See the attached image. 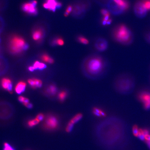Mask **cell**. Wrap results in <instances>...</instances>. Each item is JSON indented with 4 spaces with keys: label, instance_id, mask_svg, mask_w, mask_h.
Wrapping results in <instances>:
<instances>
[{
    "label": "cell",
    "instance_id": "6da1fadb",
    "mask_svg": "<svg viewBox=\"0 0 150 150\" xmlns=\"http://www.w3.org/2000/svg\"><path fill=\"white\" fill-rule=\"evenodd\" d=\"M109 68L107 60L104 56L97 54L87 56L81 65L83 75L86 78L93 80L103 77L107 72Z\"/></svg>",
    "mask_w": 150,
    "mask_h": 150
},
{
    "label": "cell",
    "instance_id": "7a4b0ae2",
    "mask_svg": "<svg viewBox=\"0 0 150 150\" xmlns=\"http://www.w3.org/2000/svg\"><path fill=\"white\" fill-rule=\"evenodd\" d=\"M114 89L117 93L126 94L130 93L134 87L133 80L129 75L122 74L118 76L113 82Z\"/></svg>",
    "mask_w": 150,
    "mask_h": 150
},
{
    "label": "cell",
    "instance_id": "3957f363",
    "mask_svg": "<svg viewBox=\"0 0 150 150\" xmlns=\"http://www.w3.org/2000/svg\"><path fill=\"white\" fill-rule=\"evenodd\" d=\"M113 39L119 43L128 45L132 41V34L128 27L121 25L115 29L112 32Z\"/></svg>",
    "mask_w": 150,
    "mask_h": 150
},
{
    "label": "cell",
    "instance_id": "277c9868",
    "mask_svg": "<svg viewBox=\"0 0 150 150\" xmlns=\"http://www.w3.org/2000/svg\"><path fill=\"white\" fill-rule=\"evenodd\" d=\"M28 45L21 37L15 35L9 40V47L12 53L15 54L21 53L28 48Z\"/></svg>",
    "mask_w": 150,
    "mask_h": 150
},
{
    "label": "cell",
    "instance_id": "5b68a950",
    "mask_svg": "<svg viewBox=\"0 0 150 150\" xmlns=\"http://www.w3.org/2000/svg\"><path fill=\"white\" fill-rule=\"evenodd\" d=\"M72 6V15L76 18H81L86 14L89 5L86 1H80L75 3Z\"/></svg>",
    "mask_w": 150,
    "mask_h": 150
},
{
    "label": "cell",
    "instance_id": "8992f818",
    "mask_svg": "<svg viewBox=\"0 0 150 150\" xmlns=\"http://www.w3.org/2000/svg\"><path fill=\"white\" fill-rule=\"evenodd\" d=\"M59 121L58 117L54 115H50L45 119L44 126L46 129L54 130L59 127Z\"/></svg>",
    "mask_w": 150,
    "mask_h": 150
},
{
    "label": "cell",
    "instance_id": "52a82bcc",
    "mask_svg": "<svg viewBox=\"0 0 150 150\" xmlns=\"http://www.w3.org/2000/svg\"><path fill=\"white\" fill-rule=\"evenodd\" d=\"M37 2L36 0H31L29 2L23 4L22 9L23 12L32 15H36L38 14V10L37 8Z\"/></svg>",
    "mask_w": 150,
    "mask_h": 150
},
{
    "label": "cell",
    "instance_id": "ba28073f",
    "mask_svg": "<svg viewBox=\"0 0 150 150\" xmlns=\"http://www.w3.org/2000/svg\"><path fill=\"white\" fill-rule=\"evenodd\" d=\"M137 98L143 104L144 108L146 109L150 108V91L142 90L137 94Z\"/></svg>",
    "mask_w": 150,
    "mask_h": 150
},
{
    "label": "cell",
    "instance_id": "9c48e42d",
    "mask_svg": "<svg viewBox=\"0 0 150 150\" xmlns=\"http://www.w3.org/2000/svg\"><path fill=\"white\" fill-rule=\"evenodd\" d=\"M107 10L114 15H118L122 14L125 10L113 0H109L106 5Z\"/></svg>",
    "mask_w": 150,
    "mask_h": 150
},
{
    "label": "cell",
    "instance_id": "30bf717a",
    "mask_svg": "<svg viewBox=\"0 0 150 150\" xmlns=\"http://www.w3.org/2000/svg\"><path fill=\"white\" fill-rule=\"evenodd\" d=\"M62 6V3L57 0H46L43 5L44 8L53 12L60 9Z\"/></svg>",
    "mask_w": 150,
    "mask_h": 150
},
{
    "label": "cell",
    "instance_id": "8fae6325",
    "mask_svg": "<svg viewBox=\"0 0 150 150\" xmlns=\"http://www.w3.org/2000/svg\"><path fill=\"white\" fill-rule=\"evenodd\" d=\"M108 47V42L104 38H98L94 42V49L98 52H104L107 50Z\"/></svg>",
    "mask_w": 150,
    "mask_h": 150
},
{
    "label": "cell",
    "instance_id": "7c38bea8",
    "mask_svg": "<svg viewBox=\"0 0 150 150\" xmlns=\"http://www.w3.org/2000/svg\"><path fill=\"white\" fill-rule=\"evenodd\" d=\"M134 10L136 15L141 18L146 15L147 12L143 1H139L136 3L134 6Z\"/></svg>",
    "mask_w": 150,
    "mask_h": 150
},
{
    "label": "cell",
    "instance_id": "4fadbf2b",
    "mask_svg": "<svg viewBox=\"0 0 150 150\" xmlns=\"http://www.w3.org/2000/svg\"><path fill=\"white\" fill-rule=\"evenodd\" d=\"M44 35V30L41 28H38L33 31L32 37L33 40L36 41H39L43 38Z\"/></svg>",
    "mask_w": 150,
    "mask_h": 150
},
{
    "label": "cell",
    "instance_id": "5bb4252c",
    "mask_svg": "<svg viewBox=\"0 0 150 150\" xmlns=\"http://www.w3.org/2000/svg\"><path fill=\"white\" fill-rule=\"evenodd\" d=\"M1 84L3 89L7 90L11 93H12V82L10 79L7 78H3L1 80Z\"/></svg>",
    "mask_w": 150,
    "mask_h": 150
},
{
    "label": "cell",
    "instance_id": "9a60e30c",
    "mask_svg": "<svg viewBox=\"0 0 150 150\" xmlns=\"http://www.w3.org/2000/svg\"><path fill=\"white\" fill-rule=\"evenodd\" d=\"M92 112L94 116L98 118H103L106 116V113L101 108L97 107H94L92 109Z\"/></svg>",
    "mask_w": 150,
    "mask_h": 150
},
{
    "label": "cell",
    "instance_id": "2e32d148",
    "mask_svg": "<svg viewBox=\"0 0 150 150\" xmlns=\"http://www.w3.org/2000/svg\"><path fill=\"white\" fill-rule=\"evenodd\" d=\"M69 95V92L67 89H64L59 91L58 94V100L61 103H63L67 99Z\"/></svg>",
    "mask_w": 150,
    "mask_h": 150
},
{
    "label": "cell",
    "instance_id": "e0dca14e",
    "mask_svg": "<svg viewBox=\"0 0 150 150\" xmlns=\"http://www.w3.org/2000/svg\"><path fill=\"white\" fill-rule=\"evenodd\" d=\"M28 81L29 85L33 89L40 88L42 86L43 84L41 80L36 78L29 79Z\"/></svg>",
    "mask_w": 150,
    "mask_h": 150
},
{
    "label": "cell",
    "instance_id": "ac0fdd59",
    "mask_svg": "<svg viewBox=\"0 0 150 150\" xmlns=\"http://www.w3.org/2000/svg\"><path fill=\"white\" fill-rule=\"evenodd\" d=\"M26 86V84L24 81H21L16 84L15 87V92L18 94H20L25 91Z\"/></svg>",
    "mask_w": 150,
    "mask_h": 150
},
{
    "label": "cell",
    "instance_id": "d6986e66",
    "mask_svg": "<svg viewBox=\"0 0 150 150\" xmlns=\"http://www.w3.org/2000/svg\"><path fill=\"white\" fill-rule=\"evenodd\" d=\"M51 44L54 46L56 45L62 46L64 44V41L63 38L61 37L55 38L51 41Z\"/></svg>",
    "mask_w": 150,
    "mask_h": 150
},
{
    "label": "cell",
    "instance_id": "ffe728a7",
    "mask_svg": "<svg viewBox=\"0 0 150 150\" xmlns=\"http://www.w3.org/2000/svg\"><path fill=\"white\" fill-rule=\"evenodd\" d=\"M57 88L55 84L50 85L47 88V93L52 96H55L57 93Z\"/></svg>",
    "mask_w": 150,
    "mask_h": 150
},
{
    "label": "cell",
    "instance_id": "44dd1931",
    "mask_svg": "<svg viewBox=\"0 0 150 150\" xmlns=\"http://www.w3.org/2000/svg\"><path fill=\"white\" fill-rule=\"evenodd\" d=\"M113 0L116 4L123 8L125 11L126 9H128L129 7V3L126 0Z\"/></svg>",
    "mask_w": 150,
    "mask_h": 150
},
{
    "label": "cell",
    "instance_id": "7402d4cb",
    "mask_svg": "<svg viewBox=\"0 0 150 150\" xmlns=\"http://www.w3.org/2000/svg\"><path fill=\"white\" fill-rule=\"evenodd\" d=\"M41 59L44 62L52 64L54 62V60L52 57L46 54H43L41 56Z\"/></svg>",
    "mask_w": 150,
    "mask_h": 150
},
{
    "label": "cell",
    "instance_id": "603a6c76",
    "mask_svg": "<svg viewBox=\"0 0 150 150\" xmlns=\"http://www.w3.org/2000/svg\"><path fill=\"white\" fill-rule=\"evenodd\" d=\"M76 40L78 43L84 45H87L89 43L88 39L82 35L78 36L76 38Z\"/></svg>",
    "mask_w": 150,
    "mask_h": 150
},
{
    "label": "cell",
    "instance_id": "cb8c5ba5",
    "mask_svg": "<svg viewBox=\"0 0 150 150\" xmlns=\"http://www.w3.org/2000/svg\"><path fill=\"white\" fill-rule=\"evenodd\" d=\"M83 114L81 113H78L76 114L70 120V121L75 124L83 118Z\"/></svg>",
    "mask_w": 150,
    "mask_h": 150
},
{
    "label": "cell",
    "instance_id": "d4e9b609",
    "mask_svg": "<svg viewBox=\"0 0 150 150\" xmlns=\"http://www.w3.org/2000/svg\"><path fill=\"white\" fill-rule=\"evenodd\" d=\"M36 118H34L33 119L29 120L27 123L28 126L30 128H32L35 126L36 125L39 124L40 122Z\"/></svg>",
    "mask_w": 150,
    "mask_h": 150
},
{
    "label": "cell",
    "instance_id": "484cf974",
    "mask_svg": "<svg viewBox=\"0 0 150 150\" xmlns=\"http://www.w3.org/2000/svg\"><path fill=\"white\" fill-rule=\"evenodd\" d=\"M74 125L75 124H73L69 121L67 124V125L66 127V131L68 133H69L71 132L74 127Z\"/></svg>",
    "mask_w": 150,
    "mask_h": 150
},
{
    "label": "cell",
    "instance_id": "4316f807",
    "mask_svg": "<svg viewBox=\"0 0 150 150\" xmlns=\"http://www.w3.org/2000/svg\"><path fill=\"white\" fill-rule=\"evenodd\" d=\"M3 150H15L13 147L7 142H5L3 144Z\"/></svg>",
    "mask_w": 150,
    "mask_h": 150
},
{
    "label": "cell",
    "instance_id": "83f0119b",
    "mask_svg": "<svg viewBox=\"0 0 150 150\" xmlns=\"http://www.w3.org/2000/svg\"><path fill=\"white\" fill-rule=\"evenodd\" d=\"M139 129L137 125H134L132 128V131L134 136L138 137L139 134Z\"/></svg>",
    "mask_w": 150,
    "mask_h": 150
},
{
    "label": "cell",
    "instance_id": "f1b7e54d",
    "mask_svg": "<svg viewBox=\"0 0 150 150\" xmlns=\"http://www.w3.org/2000/svg\"><path fill=\"white\" fill-rule=\"evenodd\" d=\"M36 118L38 119L40 122L42 121L44 119V115L42 113H39L37 115Z\"/></svg>",
    "mask_w": 150,
    "mask_h": 150
},
{
    "label": "cell",
    "instance_id": "f546056e",
    "mask_svg": "<svg viewBox=\"0 0 150 150\" xmlns=\"http://www.w3.org/2000/svg\"><path fill=\"white\" fill-rule=\"evenodd\" d=\"M147 10H150V0H144L143 1Z\"/></svg>",
    "mask_w": 150,
    "mask_h": 150
},
{
    "label": "cell",
    "instance_id": "4dcf8cb0",
    "mask_svg": "<svg viewBox=\"0 0 150 150\" xmlns=\"http://www.w3.org/2000/svg\"><path fill=\"white\" fill-rule=\"evenodd\" d=\"M100 12L101 14H102L103 15H104V16H105L107 15L110 14L109 11L106 9H102L101 10Z\"/></svg>",
    "mask_w": 150,
    "mask_h": 150
},
{
    "label": "cell",
    "instance_id": "1f68e13d",
    "mask_svg": "<svg viewBox=\"0 0 150 150\" xmlns=\"http://www.w3.org/2000/svg\"><path fill=\"white\" fill-rule=\"evenodd\" d=\"M46 67V66L44 63H43V62H40L38 69L42 70V69H45Z\"/></svg>",
    "mask_w": 150,
    "mask_h": 150
},
{
    "label": "cell",
    "instance_id": "d6a6232c",
    "mask_svg": "<svg viewBox=\"0 0 150 150\" xmlns=\"http://www.w3.org/2000/svg\"><path fill=\"white\" fill-rule=\"evenodd\" d=\"M72 10L73 6L72 5H69L67 6L65 11L70 14V13L72 12Z\"/></svg>",
    "mask_w": 150,
    "mask_h": 150
},
{
    "label": "cell",
    "instance_id": "836d02e7",
    "mask_svg": "<svg viewBox=\"0 0 150 150\" xmlns=\"http://www.w3.org/2000/svg\"><path fill=\"white\" fill-rule=\"evenodd\" d=\"M23 105L27 108H29V109L32 108L33 107V105L31 103H30V102L29 103L23 104Z\"/></svg>",
    "mask_w": 150,
    "mask_h": 150
},
{
    "label": "cell",
    "instance_id": "e575fe53",
    "mask_svg": "<svg viewBox=\"0 0 150 150\" xmlns=\"http://www.w3.org/2000/svg\"><path fill=\"white\" fill-rule=\"evenodd\" d=\"M145 39L147 42L150 44V33H147L145 37Z\"/></svg>",
    "mask_w": 150,
    "mask_h": 150
},
{
    "label": "cell",
    "instance_id": "d590c367",
    "mask_svg": "<svg viewBox=\"0 0 150 150\" xmlns=\"http://www.w3.org/2000/svg\"><path fill=\"white\" fill-rule=\"evenodd\" d=\"M144 139L147 142L150 141V134H146L144 136Z\"/></svg>",
    "mask_w": 150,
    "mask_h": 150
},
{
    "label": "cell",
    "instance_id": "8d00e7d4",
    "mask_svg": "<svg viewBox=\"0 0 150 150\" xmlns=\"http://www.w3.org/2000/svg\"><path fill=\"white\" fill-rule=\"evenodd\" d=\"M25 97L22 96H20L19 97L18 100L19 102L21 103H23L24 102V100H25Z\"/></svg>",
    "mask_w": 150,
    "mask_h": 150
},
{
    "label": "cell",
    "instance_id": "74e56055",
    "mask_svg": "<svg viewBox=\"0 0 150 150\" xmlns=\"http://www.w3.org/2000/svg\"><path fill=\"white\" fill-rule=\"evenodd\" d=\"M109 17H110V14L104 16V18H103V20H105V21H107L109 19Z\"/></svg>",
    "mask_w": 150,
    "mask_h": 150
},
{
    "label": "cell",
    "instance_id": "f35d334b",
    "mask_svg": "<svg viewBox=\"0 0 150 150\" xmlns=\"http://www.w3.org/2000/svg\"><path fill=\"white\" fill-rule=\"evenodd\" d=\"M28 69H29V71H30V72H33V71L34 70H35L36 69L34 68L33 66H29V68H28Z\"/></svg>",
    "mask_w": 150,
    "mask_h": 150
},
{
    "label": "cell",
    "instance_id": "ab89813d",
    "mask_svg": "<svg viewBox=\"0 0 150 150\" xmlns=\"http://www.w3.org/2000/svg\"><path fill=\"white\" fill-rule=\"evenodd\" d=\"M112 19H109L107 22V25H111V23L112 22Z\"/></svg>",
    "mask_w": 150,
    "mask_h": 150
},
{
    "label": "cell",
    "instance_id": "60d3db41",
    "mask_svg": "<svg viewBox=\"0 0 150 150\" xmlns=\"http://www.w3.org/2000/svg\"><path fill=\"white\" fill-rule=\"evenodd\" d=\"M107 21H105V20L103 19L102 21V25H107Z\"/></svg>",
    "mask_w": 150,
    "mask_h": 150
},
{
    "label": "cell",
    "instance_id": "b9f144b4",
    "mask_svg": "<svg viewBox=\"0 0 150 150\" xmlns=\"http://www.w3.org/2000/svg\"><path fill=\"white\" fill-rule=\"evenodd\" d=\"M69 13H68V12L65 11L64 13V16L65 17H68L69 15Z\"/></svg>",
    "mask_w": 150,
    "mask_h": 150
},
{
    "label": "cell",
    "instance_id": "7bdbcfd3",
    "mask_svg": "<svg viewBox=\"0 0 150 150\" xmlns=\"http://www.w3.org/2000/svg\"><path fill=\"white\" fill-rule=\"evenodd\" d=\"M147 144H148L149 146L150 147V141H148V142H147Z\"/></svg>",
    "mask_w": 150,
    "mask_h": 150
},
{
    "label": "cell",
    "instance_id": "ee69618b",
    "mask_svg": "<svg viewBox=\"0 0 150 150\" xmlns=\"http://www.w3.org/2000/svg\"></svg>",
    "mask_w": 150,
    "mask_h": 150
}]
</instances>
